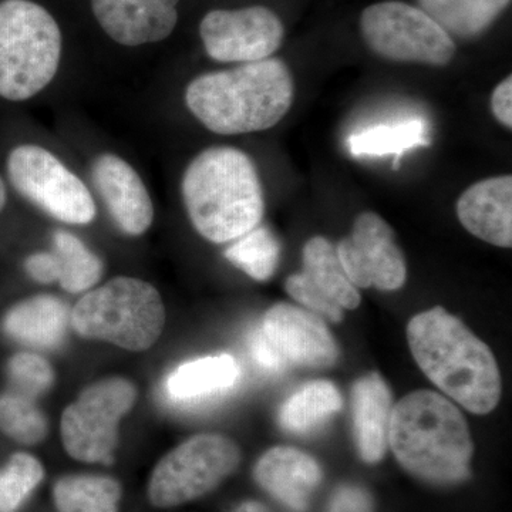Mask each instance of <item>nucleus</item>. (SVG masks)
<instances>
[{"mask_svg": "<svg viewBox=\"0 0 512 512\" xmlns=\"http://www.w3.org/2000/svg\"><path fill=\"white\" fill-rule=\"evenodd\" d=\"M293 94L291 70L269 57L195 77L185 90V104L212 133L238 136L279 124L291 110Z\"/></svg>", "mask_w": 512, "mask_h": 512, "instance_id": "f257e3e1", "label": "nucleus"}, {"mask_svg": "<svg viewBox=\"0 0 512 512\" xmlns=\"http://www.w3.org/2000/svg\"><path fill=\"white\" fill-rule=\"evenodd\" d=\"M414 360L431 382L476 414L500 402L501 376L490 348L443 308L419 313L407 326Z\"/></svg>", "mask_w": 512, "mask_h": 512, "instance_id": "f03ea898", "label": "nucleus"}, {"mask_svg": "<svg viewBox=\"0 0 512 512\" xmlns=\"http://www.w3.org/2000/svg\"><path fill=\"white\" fill-rule=\"evenodd\" d=\"M181 194L191 224L214 244L235 241L264 218L261 178L238 148L211 147L198 154L184 171Z\"/></svg>", "mask_w": 512, "mask_h": 512, "instance_id": "7ed1b4c3", "label": "nucleus"}, {"mask_svg": "<svg viewBox=\"0 0 512 512\" xmlns=\"http://www.w3.org/2000/svg\"><path fill=\"white\" fill-rule=\"evenodd\" d=\"M389 444L400 466L427 483L457 484L470 476V429L460 410L439 393L417 390L393 407Z\"/></svg>", "mask_w": 512, "mask_h": 512, "instance_id": "20e7f679", "label": "nucleus"}, {"mask_svg": "<svg viewBox=\"0 0 512 512\" xmlns=\"http://www.w3.org/2000/svg\"><path fill=\"white\" fill-rule=\"evenodd\" d=\"M62 32L55 18L32 0L0 2V97L32 99L55 79Z\"/></svg>", "mask_w": 512, "mask_h": 512, "instance_id": "39448f33", "label": "nucleus"}, {"mask_svg": "<svg viewBox=\"0 0 512 512\" xmlns=\"http://www.w3.org/2000/svg\"><path fill=\"white\" fill-rule=\"evenodd\" d=\"M164 322V305L157 289L127 276L87 293L72 312V325L79 335L133 352L150 349L160 338Z\"/></svg>", "mask_w": 512, "mask_h": 512, "instance_id": "423d86ee", "label": "nucleus"}, {"mask_svg": "<svg viewBox=\"0 0 512 512\" xmlns=\"http://www.w3.org/2000/svg\"><path fill=\"white\" fill-rule=\"evenodd\" d=\"M241 453L234 441L218 434L192 437L154 468L148 498L158 508L190 503L210 493L237 470Z\"/></svg>", "mask_w": 512, "mask_h": 512, "instance_id": "0eeeda50", "label": "nucleus"}, {"mask_svg": "<svg viewBox=\"0 0 512 512\" xmlns=\"http://www.w3.org/2000/svg\"><path fill=\"white\" fill-rule=\"evenodd\" d=\"M360 29L367 46L383 59L447 66L456 43L423 9L389 0L363 10Z\"/></svg>", "mask_w": 512, "mask_h": 512, "instance_id": "6e6552de", "label": "nucleus"}, {"mask_svg": "<svg viewBox=\"0 0 512 512\" xmlns=\"http://www.w3.org/2000/svg\"><path fill=\"white\" fill-rule=\"evenodd\" d=\"M6 168L12 187L55 220L70 225L96 220L92 192L46 148L33 144L13 148Z\"/></svg>", "mask_w": 512, "mask_h": 512, "instance_id": "1a4fd4ad", "label": "nucleus"}, {"mask_svg": "<svg viewBox=\"0 0 512 512\" xmlns=\"http://www.w3.org/2000/svg\"><path fill=\"white\" fill-rule=\"evenodd\" d=\"M137 392L124 379H109L84 390L77 402L64 410V448L84 463L110 464L119 439V423L133 409Z\"/></svg>", "mask_w": 512, "mask_h": 512, "instance_id": "9d476101", "label": "nucleus"}, {"mask_svg": "<svg viewBox=\"0 0 512 512\" xmlns=\"http://www.w3.org/2000/svg\"><path fill=\"white\" fill-rule=\"evenodd\" d=\"M205 52L220 63H252L269 59L284 42L281 19L264 6L212 10L202 19Z\"/></svg>", "mask_w": 512, "mask_h": 512, "instance_id": "9b49d317", "label": "nucleus"}, {"mask_svg": "<svg viewBox=\"0 0 512 512\" xmlns=\"http://www.w3.org/2000/svg\"><path fill=\"white\" fill-rule=\"evenodd\" d=\"M340 265L356 288L396 291L407 278L406 259L392 227L375 212L356 218L350 237L336 247Z\"/></svg>", "mask_w": 512, "mask_h": 512, "instance_id": "f8f14e48", "label": "nucleus"}, {"mask_svg": "<svg viewBox=\"0 0 512 512\" xmlns=\"http://www.w3.org/2000/svg\"><path fill=\"white\" fill-rule=\"evenodd\" d=\"M266 338L293 365L323 369L338 359V346L318 315L291 303H278L265 313Z\"/></svg>", "mask_w": 512, "mask_h": 512, "instance_id": "ddd939ff", "label": "nucleus"}, {"mask_svg": "<svg viewBox=\"0 0 512 512\" xmlns=\"http://www.w3.org/2000/svg\"><path fill=\"white\" fill-rule=\"evenodd\" d=\"M92 180L111 220L127 235H143L154 220V207L137 171L116 154H101L92 165Z\"/></svg>", "mask_w": 512, "mask_h": 512, "instance_id": "4468645a", "label": "nucleus"}, {"mask_svg": "<svg viewBox=\"0 0 512 512\" xmlns=\"http://www.w3.org/2000/svg\"><path fill=\"white\" fill-rule=\"evenodd\" d=\"M180 0H92L101 29L123 46H141L167 39L178 20Z\"/></svg>", "mask_w": 512, "mask_h": 512, "instance_id": "2eb2a0df", "label": "nucleus"}, {"mask_svg": "<svg viewBox=\"0 0 512 512\" xmlns=\"http://www.w3.org/2000/svg\"><path fill=\"white\" fill-rule=\"evenodd\" d=\"M457 217L474 237L500 248L512 247V177L478 181L461 194Z\"/></svg>", "mask_w": 512, "mask_h": 512, "instance_id": "dca6fc26", "label": "nucleus"}, {"mask_svg": "<svg viewBox=\"0 0 512 512\" xmlns=\"http://www.w3.org/2000/svg\"><path fill=\"white\" fill-rule=\"evenodd\" d=\"M255 480L286 507L302 512L322 480V470L311 456L296 448L275 447L259 458Z\"/></svg>", "mask_w": 512, "mask_h": 512, "instance_id": "f3484780", "label": "nucleus"}, {"mask_svg": "<svg viewBox=\"0 0 512 512\" xmlns=\"http://www.w3.org/2000/svg\"><path fill=\"white\" fill-rule=\"evenodd\" d=\"M353 427L360 457L366 463H377L389 444L392 394L379 375H367L353 387Z\"/></svg>", "mask_w": 512, "mask_h": 512, "instance_id": "a211bd4d", "label": "nucleus"}, {"mask_svg": "<svg viewBox=\"0 0 512 512\" xmlns=\"http://www.w3.org/2000/svg\"><path fill=\"white\" fill-rule=\"evenodd\" d=\"M241 376L231 355L205 356L183 363L168 376L165 390L173 402L197 404L229 392Z\"/></svg>", "mask_w": 512, "mask_h": 512, "instance_id": "6ab92c4d", "label": "nucleus"}, {"mask_svg": "<svg viewBox=\"0 0 512 512\" xmlns=\"http://www.w3.org/2000/svg\"><path fill=\"white\" fill-rule=\"evenodd\" d=\"M69 311L60 299L35 296L6 315L5 330L13 339L33 348H55L62 342Z\"/></svg>", "mask_w": 512, "mask_h": 512, "instance_id": "aec40b11", "label": "nucleus"}, {"mask_svg": "<svg viewBox=\"0 0 512 512\" xmlns=\"http://www.w3.org/2000/svg\"><path fill=\"white\" fill-rule=\"evenodd\" d=\"M429 144V124L419 117L375 124L350 134L348 138L350 156L393 157L396 170L404 154Z\"/></svg>", "mask_w": 512, "mask_h": 512, "instance_id": "412c9836", "label": "nucleus"}, {"mask_svg": "<svg viewBox=\"0 0 512 512\" xmlns=\"http://www.w3.org/2000/svg\"><path fill=\"white\" fill-rule=\"evenodd\" d=\"M343 406L338 387L326 380L303 384L279 410V424L293 434L318 429Z\"/></svg>", "mask_w": 512, "mask_h": 512, "instance_id": "4be33fe9", "label": "nucleus"}, {"mask_svg": "<svg viewBox=\"0 0 512 512\" xmlns=\"http://www.w3.org/2000/svg\"><path fill=\"white\" fill-rule=\"evenodd\" d=\"M420 9L450 36L476 37L484 33L511 0H419Z\"/></svg>", "mask_w": 512, "mask_h": 512, "instance_id": "5701e85b", "label": "nucleus"}, {"mask_svg": "<svg viewBox=\"0 0 512 512\" xmlns=\"http://www.w3.org/2000/svg\"><path fill=\"white\" fill-rule=\"evenodd\" d=\"M303 274L322 289L342 309H355L360 305V293L343 271L336 248L323 237L306 242L302 252Z\"/></svg>", "mask_w": 512, "mask_h": 512, "instance_id": "b1692460", "label": "nucleus"}, {"mask_svg": "<svg viewBox=\"0 0 512 512\" xmlns=\"http://www.w3.org/2000/svg\"><path fill=\"white\" fill-rule=\"evenodd\" d=\"M120 497V485L110 477H64L55 485L59 512H117Z\"/></svg>", "mask_w": 512, "mask_h": 512, "instance_id": "393cba45", "label": "nucleus"}, {"mask_svg": "<svg viewBox=\"0 0 512 512\" xmlns=\"http://www.w3.org/2000/svg\"><path fill=\"white\" fill-rule=\"evenodd\" d=\"M55 254L59 259V282L64 291L82 293L99 284L103 275V262L93 254L76 235L70 232H55Z\"/></svg>", "mask_w": 512, "mask_h": 512, "instance_id": "a878e982", "label": "nucleus"}, {"mask_svg": "<svg viewBox=\"0 0 512 512\" xmlns=\"http://www.w3.org/2000/svg\"><path fill=\"white\" fill-rule=\"evenodd\" d=\"M224 255L232 265L255 281L265 282L272 278L278 268L281 244L271 229L258 225L235 239Z\"/></svg>", "mask_w": 512, "mask_h": 512, "instance_id": "bb28decb", "label": "nucleus"}, {"mask_svg": "<svg viewBox=\"0 0 512 512\" xmlns=\"http://www.w3.org/2000/svg\"><path fill=\"white\" fill-rule=\"evenodd\" d=\"M0 430L19 443L36 444L45 439L47 423L30 397L12 392L0 396Z\"/></svg>", "mask_w": 512, "mask_h": 512, "instance_id": "cd10ccee", "label": "nucleus"}, {"mask_svg": "<svg viewBox=\"0 0 512 512\" xmlns=\"http://www.w3.org/2000/svg\"><path fill=\"white\" fill-rule=\"evenodd\" d=\"M45 470L35 457L15 454L0 471V512H16L42 483Z\"/></svg>", "mask_w": 512, "mask_h": 512, "instance_id": "c85d7f7f", "label": "nucleus"}, {"mask_svg": "<svg viewBox=\"0 0 512 512\" xmlns=\"http://www.w3.org/2000/svg\"><path fill=\"white\" fill-rule=\"evenodd\" d=\"M9 376L18 389L16 392L30 399L49 390L55 377L49 362L32 353H20L12 357Z\"/></svg>", "mask_w": 512, "mask_h": 512, "instance_id": "c756f323", "label": "nucleus"}, {"mask_svg": "<svg viewBox=\"0 0 512 512\" xmlns=\"http://www.w3.org/2000/svg\"><path fill=\"white\" fill-rule=\"evenodd\" d=\"M286 292L301 303L302 306L308 308L309 311L318 313L323 318H328L332 322H340L343 318V309L338 303L329 298L319 286L313 284L308 275L295 274L286 279Z\"/></svg>", "mask_w": 512, "mask_h": 512, "instance_id": "7c9ffc66", "label": "nucleus"}, {"mask_svg": "<svg viewBox=\"0 0 512 512\" xmlns=\"http://www.w3.org/2000/svg\"><path fill=\"white\" fill-rule=\"evenodd\" d=\"M249 353L255 366L268 375H281L289 365L288 360L266 338L261 328L256 329L249 339Z\"/></svg>", "mask_w": 512, "mask_h": 512, "instance_id": "2f4dec72", "label": "nucleus"}, {"mask_svg": "<svg viewBox=\"0 0 512 512\" xmlns=\"http://www.w3.org/2000/svg\"><path fill=\"white\" fill-rule=\"evenodd\" d=\"M26 272L40 284H52L59 281L60 265L55 252H39L30 255L25 262Z\"/></svg>", "mask_w": 512, "mask_h": 512, "instance_id": "473e14b6", "label": "nucleus"}, {"mask_svg": "<svg viewBox=\"0 0 512 512\" xmlns=\"http://www.w3.org/2000/svg\"><path fill=\"white\" fill-rule=\"evenodd\" d=\"M330 512H372V498L362 488L343 487L333 497Z\"/></svg>", "mask_w": 512, "mask_h": 512, "instance_id": "72a5a7b5", "label": "nucleus"}, {"mask_svg": "<svg viewBox=\"0 0 512 512\" xmlns=\"http://www.w3.org/2000/svg\"><path fill=\"white\" fill-rule=\"evenodd\" d=\"M491 111L508 130L512 128V77H505L491 94Z\"/></svg>", "mask_w": 512, "mask_h": 512, "instance_id": "f704fd0d", "label": "nucleus"}, {"mask_svg": "<svg viewBox=\"0 0 512 512\" xmlns=\"http://www.w3.org/2000/svg\"><path fill=\"white\" fill-rule=\"evenodd\" d=\"M235 512H266L264 505L254 503V501H248L238 508Z\"/></svg>", "mask_w": 512, "mask_h": 512, "instance_id": "c9c22d12", "label": "nucleus"}, {"mask_svg": "<svg viewBox=\"0 0 512 512\" xmlns=\"http://www.w3.org/2000/svg\"><path fill=\"white\" fill-rule=\"evenodd\" d=\"M6 198H8V194H6V185L3 183L2 177H0V214H2L3 208H5Z\"/></svg>", "mask_w": 512, "mask_h": 512, "instance_id": "e433bc0d", "label": "nucleus"}]
</instances>
